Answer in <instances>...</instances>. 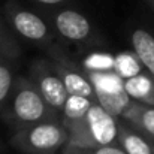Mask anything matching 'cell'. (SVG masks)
<instances>
[{"label": "cell", "instance_id": "cell-1", "mask_svg": "<svg viewBox=\"0 0 154 154\" xmlns=\"http://www.w3.org/2000/svg\"><path fill=\"white\" fill-rule=\"evenodd\" d=\"M2 115L15 129L32 126L42 121L61 120L60 112L52 109L45 102V99L41 96L35 84L30 81V78L20 75L15 79L14 90Z\"/></svg>", "mask_w": 154, "mask_h": 154}, {"label": "cell", "instance_id": "cell-2", "mask_svg": "<svg viewBox=\"0 0 154 154\" xmlns=\"http://www.w3.org/2000/svg\"><path fill=\"white\" fill-rule=\"evenodd\" d=\"M118 120L120 118L111 115L99 102L93 103L81 120L63 124L69 136L67 144L85 150L118 145Z\"/></svg>", "mask_w": 154, "mask_h": 154}, {"label": "cell", "instance_id": "cell-3", "mask_svg": "<svg viewBox=\"0 0 154 154\" xmlns=\"http://www.w3.org/2000/svg\"><path fill=\"white\" fill-rule=\"evenodd\" d=\"M67 130L61 120L18 127L11 138V144L24 154H55L67 145Z\"/></svg>", "mask_w": 154, "mask_h": 154}, {"label": "cell", "instance_id": "cell-4", "mask_svg": "<svg viewBox=\"0 0 154 154\" xmlns=\"http://www.w3.org/2000/svg\"><path fill=\"white\" fill-rule=\"evenodd\" d=\"M5 15L12 32L33 45L48 52L55 45V30L38 14L23 8L20 3L9 0L5 5Z\"/></svg>", "mask_w": 154, "mask_h": 154}, {"label": "cell", "instance_id": "cell-5", "mask_svg": "<svg viewBox=\"0 0 154 154\" xmlns=\"http://www.w3.org/2000/svg\"><path fill=\"white\" fill-rule=\"evenodd\" d=\"M30 81L35 84L41 96L45 99V102L55 109L57 112L63 111V106L69 96L60 75L57 73L54 64L50 58H38L30 64L29 72Z\"/></svg>", "mask_w": 154, "mask_h": 154}, {"label": "cell", "instance_id": "cell-6", "mask_svg": "<svg viewBox=\"0 0 154 154\" xmlns=\"http://www.w3.org/2000/svg\"><path fill=\"white\" fill-rule=\"evenodd\" d=\"M47 54L50 55V60L52 61V64H54L57 73L60 75L69 94L85 96V97L97 102L96 91H94L87 73L82 70L81 64H76L70 58V55L61 45H55Z\"/></svg>", "mask_w": 154, "mask_h": 154}, {"label": "cell", "instance_id": "cell-7", "mask_svg": "<svg viewBox=\"0 0 154 154\" xmlns=\"http://www.w3.org/2000/svg\"><path fill=\"white\" fill-rule=\"evenodd\" d=\"M55 33L67 42H88L94 38V30L90 20L75 9L57 11L51 18Z\"/></svg>", "mask_w": 154, "mask_h": 154}, {"label": "cell", "instance_id": "cell-8", "mask_svg": "<svg viewBox=\"0 0 154 154\" xmlns=\"http://www.w3.org/2000/svg\"><path fill=\"white\" fill-rule=\"evenodd\" d=\"M118 147L127 154H154V141L124 120H118Z\"/></svg>", "mask_w": 154, "mask_h": 154}, {"label": "cell", "instance_id": "cell-9", "mask_svg": "<svg viewBox=\"0 0 154 154\" xmlns=\"http://www.w3.org/2000/svg\"><path fill=\"white\" fill-rule=\"evenodd\" d=\"M121 120L127 121L130 126L154 141V106L142 105L133 100L121 115Z\"/></svg>", "mask_w": 154, "mask_h": 154}, {"label": "cell", "instance_id": "cell-10", "mask_svg": "<svg viewBox=\"0 0 154 154\" xmlns=\"http://www.w3.org/2000/svg\"><path fill=\"white\" fill-rule=\"evenodd\" d=\"M124 88L135 102L154 106V78L150 73L141 72L136 76L124 79Z\"/></svg>", "mask_w": 154, "mask_h": 154}, {"label": "cell", "instance_id": "cell-11", "mask_svg": "<svg viewBox=\"0 0 154 154\" xmlns=\"http://www.w3.org/2000/svg\"><path fill=\"white\" fill-rule=\"evenodd\" d=\"M130 42L141 63L154 78V36L148 30L136 29L130 35Z\"/></svg>", "mask_w": 154, "mask_h": 154}, {"label": "cell", "instance_id": "cell-12", "mask_svg": "<svg viewBox=\"0 0 154 154\" xmlns=\"http://www.w3.org/2000/svg\"><path fill=\"white\" fill-rule=\"evenodd\" d=\"M94 91H96V99L97 96H112V94H120L124 93V79L115 72H85Z\"/></svg>", "mask_w": 154, "mask_h": 154}, {"label": "cell", "instance_id": "cell-13", "mask_svg": "<svg viewBox=\"0 0 154 154\" xmlns=\"http://www.w3.org/2000/svg\"><path fill=\"white\" fill-rule=\"evenodd\" d=\"M15 60L9 55H0V112L5 111L18 76L15 72Z\"/></svg>", "mask_w": 154, "mask_h": 154}, {"label": "cell", "instance_id": "cell-14", "mask_svg": "<svg viewBox=\"0 0 154 154\" xmlns=\"http://www.w3.org/2000/svg\"><path fill=\"white\" fill-rule=\"evenodd\" d=\"M96 103L94 100L85 97V96H76V94H69L66 103L61 111V123L63 124H70L78 120H81L91 108V105Z\"/></svg>", "mask_w": 154, "mask_h": 154}, {"label": "cell", "instance_id": "cell-15", "mask_svg": "<svg viewBox=\"0 0 154 154\" xmlns=\"http://www.w3.org/2000/svg\"><path fill=\"white\" fill-rule=\"evenodd\" d=\"M144 64L141 63L139 57L135 51H124L115 55L114 58V70L123 78L129 79L132 76H136L142 72Z\"/></svg>", "mask_w": 154, "mask_h": 154}, {"label": "cell", "instance_id": "cell-16", "mask_svg": "<svg viewBox=\"0 0 154 154\" xmlns=\"http://www.w3.org/2000/svg\"><path fill=\"white\" fill-rule=\"evenodd\" d=\"M114 58L109 52H93L81 61V67L84 72H109L114 70Z\"/></svg>", "mask_w": 154, "mask_h": 154}, {"label": "cell", "instance_id": "cell-17", "mask_svg": "<svg viewBox=\"0 0 154 154\" xmlns=\"http://www.w3.org/2000/svg\"><path fill=\"white\" fill-rule=\"evenodd\" d=\"M20 52L21 50L14 33L0 20V55H9V57L18 58Z\"/></svg>", "mask_w": 154, "mask_h": 154}, {"label": "cell", "instance_id": "cell-18", "mask_svg": "<svg viewBox=\"0 0 154 154\" xmlns=\"http://www.w3.org/2000/svg\"><path fill=\"white\" fill-rule=\"evenodd\" d=\"M85 153L87 154H127L118 145H105V147H99V148H90V150H85Z\"/></svg>", "mask_w": 154, "mask_h": 154}, {"label": "cell", "instance_id": "cell-19", "mask_svg": "<svg viewBox=\"0 0 154 154\" xmlns=\"http://www.w3.org/2000/svg\"><path fill=\"white\" fill-rule=\"evenodd\" d=\"M61 154H87L84 148H79V147H75V145H66L63 150H61Z\"/></svg>", "mask_w": 154, "mask_h": 154}, {"label": "cell", "instance_id": "cell-20", "mask_svg": "<svg viewBox=\"0 0 154 154\" xmlns=\"http://www.w3.org/2000/svg\"><path fill=\"white\" fill-rule=\"evenodd\" d=\"M38 3H42V5H47V6H54V5H60L63 3L64 0H35Z\"/></svg>", "mask_w": 154, "mask_h": 154}, {"label": "cell", "instance_id": "cell-21", "mask_svg": "<svg viewBox=\"0 0 154 154\" xmlns=\"http://www.w3.org/2000/svg\"><path fill=\"white\" fill-rule=\"evenodd\" d=\"M151 2H153V3H154V0H151Z\"/></svg>", "mask_w": 154, "mask_h": 154}]
</instances>
